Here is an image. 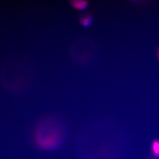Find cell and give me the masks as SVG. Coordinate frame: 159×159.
<instances>
[{
  "instance_id": "6",
  "label": "cell",
  "mask_w": 159,
  "mask_h": 159,
  "mask_svg": "<svg viewBox=\"0 0 159 159\" xmlns=\"http://www.w3.org/2000/svg\"><path fill=\"white\" fill-rule=\"evenodd\" d=\"M158 57H159V55H158Z\"/></svg>"
},
{
  "instance_id": "2",
  "label": "cell",
  "mask_w": 159,
  "mask_h": 159,
  "mask_svg": "<svg viewBox=\"0 0 159 159\" xmlns=\"http://www.w3.org/2000/svg\"><path fill=\"white\" fill-rule=\"evenodd\" d=\"M79 21L80 24L83 27H89L93 25L94 21V18L91 13H83L79 15Z\"/></svg>"
},
{
  "instance_id": "5",
  "label": "cell",
  "mask_w": 159,
  "mask_h": 159,
  "mask_svg": "<svg viewBox=\"0 0 159 159\" xmlns=\"http://www.w3.org/2000/svg\"><path fill=\"white\" fill-rule=\"evenodd\" d=\"M158 55H159V50L158 51Z\"/></svg>"
},
{
  "instance_id": "4",
  "label": "cell",
  "mask_w": 159,
  "mask_h": 159,
  "mask_svg": "<svg viewBox=\"0 0 159 159\" xmlns=\"http://www.w3.org/2000/svg\"><path fill=\"white\" fill-rule=\"evenodd\" d=\"M153 154L156 157H159V140H156L153 142L152 146Z\"/></svg>"
},
{
  "instance_id": "3",
  "label": "cell",
  "mask_w": 159,
  "mask_h": 159,
  "mask_svg": "<svg viewBox=\"0 0 159 159\" xmlns=\"http://www.w3.org/2000/svg\"><path fill=\"white\" fill-rule=\"evenodd\" d=\"M69 3L73 9L78 11H83L89 7V1L84 0H71Z\"/></svg>"
},
{
  "instance_id": "1",
  "label": "cell",
  "mask_w": 159,
  "mask_h": 159,
  "mask_svg": "<svg viewBox=\"0 0 159 159\" xmlns=\"http://www.w3.org/2000/svg\"><path fill=\"white\" fill-rule=\"evenodd\" d=\"M67 133L66 125L61 119L47 115L36 123L33 129L32 139L37 148L51 151L63 144L67 138Z\"/></svg>"
}]
</instances>
